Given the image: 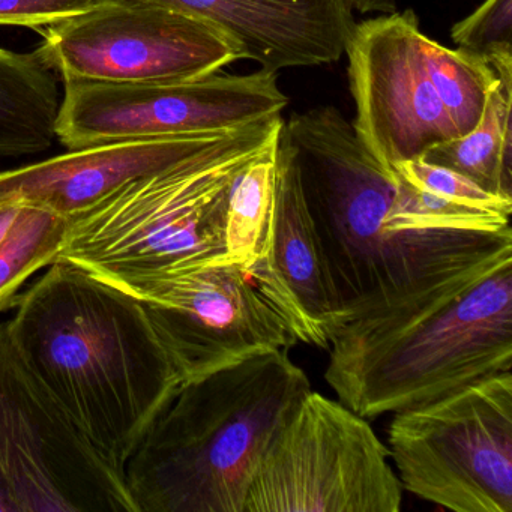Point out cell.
<instances>
[{
  "label": "cell",
  "mask_w": 512,
  "mask_h": 512,
  "mask_svg": "<svg viewBox=\"0 0 512 512\" xmlns=\"http://www.w3.org/2000/svg\"><path fill=\"white\" fill-rule=\"evenodd\" d=\"M284 130L343 326L421 307L511 259V217L410 184L335 107L296 113Z\"/></svg>",
  "instance_id": "obj_1"
},
{
  "label": "cell",
  "mask_w": 512,
  "mask_h": 512,
  "mask_svg": "<svg viewBox=\"0 0 512 512\" xmlns=\"http://www.w3.org/2000/svg\"><path fill=\"white\" fill-rule=\"evenodd\" d=\"M8 320L26 364L125 475L182 380L142 301L65 260L20 293Z\"/></svg>",
  "instance_id": "obj_2"
},
{
  "label": "cell",
  "mask_w": 512,
  "mask_h": 512,
  "mask_svg": "<svg viewBox=\"0 0 512 512\" xmlns=\"http://www.w3.org/2000/svg\"><path fill=\"white\" fill-rule=\"evenodd\" d=\"M311 391L287 350L181 385L125 466L137 512H245L257 470Z\"/></svg>",
  "instance_id": "obj_3"
},
{
  "label": "cell",
  "mask_w": 512,
  "mask_h": 512,
  "mask_svg": "<svg viewBox=\"0 0 512 512\" xmlns=\"http://www.w3.org/2000/svg\"><path fill=\"white\" fill-rule=\"evenodd\" d=\"M283 125L278 115L232 131L68 218L58 260L133 296L164 278L229 260L230 191L245 167L277 142Z\"/></svg>",
  "instance_id": "obj_4"
},
{
  "label": "cell",
  "mask_w": 512,
  "mask_h": 512,
  "mask_svg": "<svg viewBox=\"0 0 512 512\" xmlns=\"http://www.w3.org/2000/svg\"><path fill=\"white\" fill-rule=\"evenodd\" d=\"M325 379L365 419L425 406L512 368V257L421 307L349 323Z\"/></svg>",
  "instance_id": "obj_5"
},
{
  "label": "cell",
  "mask_w": 512,
  "mask_h": 512,
  "mask_svg": "<svg viewBox=\"0 0 512 512\" xmlns=\"http://www.w3.org/2000/svg\"><path fill=\"white\" fill-rule=\"evenodd\" d=\"M388 449L401 487L454 512H512V373L394 413Z\"/></svg>",
  "instance_id": "obj_6"
},
{
  "label": "cell",
  "mask_w": 512,
  "mask_h": 512,
  "mask_svg": "<svg viewBox=\"0 0 512 512\" xmlns=\"http://www.w3.org/2000/svg\"><path fill=\"white\" fill-rule=\"evenodd\" d=\"M0 466L19 512H137L112 466L0 322Z\"/></svg>",
  "instance_id": "obj_7"
},
{
  "label": "cell",
  "mask_w": 512,
  "mask_h": 512,
  "mask_svg": "<svg viewBox=\"0 0 512 512\" xmlns=\"http://www.w3.org/2000/svg\"><path fill=\"white\" fill-rule=\"evenodd\" d=\"M388 446L341 401L310 391L269 446L245 512H398Z\"/></svg>",
  "instance_id": "obj_8"
},
{
  "label": "cell",
  "mask_w": 512,
  "mask_h": 512,
  "mask_svg": "<svg viewBox=\"0 0 512 512\" xmlns=\"http://www.w3.org/2000/svg\"><path fill=\"white\" fill-rule=\"evenodd\" d=\"M277 73H215L187 82L64 80L56 139L68 149L127 140L227 133L281 115Z\"/></svg>",
  "instance_id": "obj_9"
},
{
  "label": "cell",
  "mask_w": 512,
  "mask_h": 512,
  "mask_svg": "<svg viewBox=\"0 0 512 512\" xmlns=\"http://www.w3.org/2000/svg\"><path fill=\"white\" fill-rule=\"evenodd\" d=\"M37 32L62 80L187 82L241 61L205 20L146 0H101Z\"/></svg>",
  "instance_id": "obj_10"
},
{
  "label": "cell",
  "mask_w": 512,
  "mask_h": 512,
  "mask_svg": "<svg viewBox=\"0 0 512 512\" xmlns=\"http://www.w3.org/2000/svg\"><path fill=\"white\" fill-rule=\"evenodd\" d=\"M136 298L182 383L299 343L250 269L230 260L164 278Z\"/></svg>",
  "instance_id": "obj_11"
},
{
  "label": "cell",
  "mask_w": 512,
  "mask_h": 512,
  "mask_svg": "<svg viewBox=\"0 0 512 512\" xmlns=\"http://www.w3.org/2000/svg\"><path fill=\"white\" fill-rule=\"evenodd\" d=\"M421 35L412 10L395 11L355 25L347 43L353 128L386 167L461 137L425 70Z\"/></svg>",
  "instance_id": "obj_12"
},
{
  "label": "cell",
  "mask_w": 512,
  "mask_h": 512,
  "mask_svg": "<svg viewBox=\"0 0 512 512\" xmlns=\"http://www.w3.org/2000/svg\"><path fill=\"white\" fill-rule=\"evenodd\" d=\"M250 271L292 326L299 343L328 349L343 326V317L305 199L298 155L284 125L275 152L268 253Z\"/></svg>",
  "instance_id": "obj_13"
},
{
  "label": "cell",
  "mask_w": 512,
  "mask_h": 512,
  "mask_svg": "<svg viewBox=\"0 0 512 512\" xmlns=\"http://www.w3.org/2000/svg\"><path fill=\"white\" fill-rule=\"evenodd\" d=\"M230 133L101 143L5 170L0 172V206H31L71 218L130 182L188 160Z\"/></svg>",
  "instance_id": "obj_14"
},
{
  "label": "cell",
  "mask_w": 512,
  "mask_h": 512,
  "mask_svg": "<svg viewBox=\"0 0 512 512\" xmlns=\"http://www.w3.org/2000/svg\"><path fill=\"white\" fill-rule=\"evenodd\" d=\"M205 20L262 70L334 64L356 23L349 0H146Z\"/></svg>",
  "instance_id": "obj_15"
},
{
  "label": "cell",
  "mask_w": 512,
  "mask_h": 512,
  "mask_svg": "<svg viewBox=\"0 0 512 512\" xmlns=\"http://www.w3.org/2000/svg\"><path fill=\"white\" fill-rule=\"evenodd\" d=\"M58 73L43 50L0 47V157L40 154L56 140Z\"/></svg>",
  "instance_id": "obj_16"
},
{
  "label": "cell",
  "mask_w": 512,
  "mask_h": 512,
  "mask_svg": "<svg viewBox=\"0 0 512 512\" xmlns=\"http://www.w3.org/2000/svg\"><path fill=\"white\" fill-rule=\"evenodd\" d=\"M512 80L499 79L475 130L428 149L422 160L448 167L484 190L512 200Z\"/></svg>",
  "instance_id": "obj_17"
},
{
  "label": "cell",
  "mask_w": 512,
  "mask_h": 512,
  "mask_svg": "<svg viewBox=\"0 0 512 512\" xmlns=\"http://www.w3.org/2000/svg\"><path fill=\"white\" fill-rule=\"evenodd\" d=\"M277 142L254 158L230 191L226 214V254L250 269L265 260L275 197Z\"/></svg>",
  "instance_id": "obj_18"
},
{
  "label": "cell",
  "mask_w": 512,
  "mask_h": 512,
  "mask_svg": "<svg viewBox=\"0 0 512 512\" xmlns=\"http://www.w3.org/2000/svg\"><path fill=\"white\" fill-rule=\"evenodd\" d=\"M425 70L460 136L475 130L497 83L493 68L464 50H451L421 35Z\"/></svg>",
  "instance_id": "obj_19"
},
{
  "label": "cell",
  "mask_w": 512,
  "mask_h": 512,
  "mask_svg": "<svg viewBox=\"0 0 512 512\" xmlns=\"http://www.w3.org/2000/svg\"><path fill=\"white\" fill-rule=\"evenodd\" d=\"M67 229V217L26 206L0 245V313L16 305L31 277L58 260Z\"/></svg>",
  "instance_id": "obj_20"
},
{
  "label": "cell",
  "mask_w": 512,
  "mask_h": 512,
  "mask_svg": "<svg viewBox=\"0 0 512 512\" xmlns=\"http://www.w3.org/2000/svg\"><path fill=\"white\" fill-rule=\"evenodd\" d=\"M464 52L487 61L499 79L512 80V0H485L451 31Z\"/></svg>",
  "instance_id": "obj_21"
},
{
  "label": "cell",
  "mask_w": 512,
  "mask_h": 512,
  "mask_svg": "<svg viewBox=\"0 0 512 512\" xmlns=\"http://www.w3.org/2000/svg\"><path fill=\"white\" fill-rule=\"evenodd\" d=\"M394 167L407 182L428 193L437 194L467 208L511 217L512 200L484 190L466 176L448 167L427 163L422 158L400 161L394 164Z\"/></svg>",
  "instance_id": "obj_22"
},
{
  "label": "cell",
  "mask_w": 512,
  "mask_h": 512,
  "mask_svg": "<svg viewBox=\"0 0 512 512\" xmlns=\"http://www.w3.org/2000/svg\"><path fill=\"white\" fill-rule=\"evenodd\" d=\"M101 0H0V26L38 31L58 20L83 13Z\"/></svg>",
  "instance_id": "obj_23"
},
{
  "label": "cell",
  "mask_w": 512,
  "mask_h": 512,
  "mask_svg": "<svg viewBox=\"0 0 512 512\" xmlns=\"http://www.w3.org/2000/svg\"><path fill=\"white\" fill-rule=\"evenodd\" d=\"M26 206L2 205L0 206V245L10 236L11 230L16 226L19 218L22 217Z\"/></svg>",
  "instance_id": "obj_24"
},
{
  "label": "cell",
  "mask_w": 512,
  "mask_h": 512,
  "mask_svg": "<svg viewBox=\"0 0 512 512\" xmlns=\"http://www.w3.org/2000/svg\"><path fill=\"white\" fill-rule=\"evenodd\" d=\"M352 10L359 13L391 14L397 11L395 0H349Z\"/></svg>",
  "instance_id": "obj_25"
},
{
  "label": "cell",
  "mask_w": 512,
  "mask_h": 512,
  "mask_svg": "<svg viewBox=\"0 0 512 512\" xmlns=\"http://www.w3.org/2000/svg\"><path fill=\"white\" fill-rule=\"evenodd\" d=\"M0 512H19L2 466H0Z\"/></svg>",
  "instance_id": "obj_26"
}]
</instances>
